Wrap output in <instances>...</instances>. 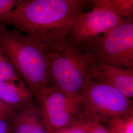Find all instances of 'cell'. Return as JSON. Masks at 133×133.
<instances>
[{
    "label": "cell",
    "instance_id": "6da1fadb",
    "mask_svg": "<svg viewBox=\"0 0 133 133\" xmlns=\"http://www.w3.org/2000/svg\"><path fill=\"white\" fill-rule=\"evenodd\" d=\"M87 0H19L14 9L0 18L40 46L66 34L76 16L85 11Z\"/></svg>",
    "mask_w": 133,
    "mask_h": 133
},
{
    "label": "cell",
    "instance_id": "7a4b0ae2",
    "mask_svg": "<svg viewBox=\"0 0 133 133\" xmlns=\"http://www.w3.org/2000/svg\"><path fill=\"white\" fill-rule=\"evenodd\" d=\"M42 47L48 55L49 85L69 98L81 100L88 77L86 53L73 45L65 34L50 38Z\"/></svg>",
    "mask_w": 133,
    "mask_h": 133
},
{
    "label": "cell",
    "instance_id": "3957f363",
    "mask_svg": "<svg viewBox=\"0 0 133 133\" xmlns=\"http://www.w3.org/2000/svg\"><path fill=\"white\" fill-rule=\"evenodd\" d=\"M0 48L32 92L34 98L49 85L48 55L42 46L0 22Z\"/></svg>",
    "mask_w": 133,
    "mask_h": 133
},
{
    "label": "cell",
    "instance_id": "277c9868",
    "mask_svg": "<svg viewBox=\"0 0 133 133\" xmlns=\"http://www.w3.org/2000/svg\"><path fill=\"white\" fill-rule=\"evenodd\" d=\"M81 106L86 119L102 125H108L115 118L133 115L131 99L114 87L89 76L81 96Z\"/></svg>",
    "mask_w": 133,
    "mask_h": 133
},
{
    "label": "cell",
    "instance_id": "5b68a950",
    "mask_svg": "<svg viewBox=\"0 0 133 133\" xmlns=\"http://www.w3.org/2000/svg\"><path fill=\"white\" fill-rule=\"evenodd\" d=\"M81 48L102 64L124 70L133 69V18Z\"/></svg>",
    "mask_w": 133,
    "mask_h": 133
},
{
    "label": "cell",
    "instance_id": "8992f818",
    "mask_svg": "<svg viewBox=\"0 0 133 133\" xmlns=\"http://www.w3.org/2000/svg\"><path fill=\"white\" fill-rule=\"evenodd\" d=\"M90 10L82 12L73 21L65 35L75 46L81 48L126 20L113 8L111 0L90 1Z\"/></svg>",
    "mask_w": 133,
    "mask_h": 133
},
{
    "label": "cell",
    "instance_id": "52a82bcc",
    "mask_svg": "<svg viewBox=\"0 0 133 133\" xmlns=\"http://www.w3.org/2000/svg\"><path fill=\"white\" fill-rule=\"evenodd\" d=\"M34 100L48 132L66 128L84 117L81 100L69 98L51 86H48Z\"/></svg>",
    "mask_w": 133,
    "mask_h": 133
},
{
    "label": "cell",
    "instance_id": "ba28073f",
    "mask_svg": "<svg viewBox=\"0 0 133 133\" xmlns=\"http://www.w3.org/2000/svg\"><path fill=\"white\" fill-rule=\"evenodd\" d=\"M86 53L88 59V76L90 78L114 87L128 98H133V69L124 70L102 64Z\"/></svg>",
    "mask_w": 133,
    "mask_h": 133
},
{
    "label": "cell",
    "instance_id": "9c48e42d",
    "mask_svg": "<svg viewBox=\"0 0 133 133\" xmlns=\"http://www.w3.org/2000/svg\"><path fill=\"white\" fill-rule=\"evenodd\" d=\"M0 100L14 111L34 104L33 94L21 78L0 81Z\"/></svg>",
    "mask_w": 133,
    "mask_h": 133
},
{
    "label": "cell",
    "instance_id": "30bf717a",
    "mask_svg": "<svg viewBox=\"0 0 133 133\" xmlns=\"http://www.w3.org/2000/svg\"><path fill=\"white\" fill-rule=\"evenodd\" d=\"M11 133H49L37 104L15 111L10 117Z\"/></svg>",
    "mask_w": 133,
    "mask_h": 133
},
{
    "label": "cell",
    "instance_id": "8fae6325",
    "mask_svg": "<svg viewBox=\"0 0 133 133\" xmlns=\"http://www.w3.org/2000/svg\"><path fill=\"white\" fill-rule=\"evenodd\" d=\"M108 125L109 133H133V115L115 118Z\"/></svg>",
    "mask_w": 133,
    "mask_h": 133
},
{
    "label": "cell",
    "instance_id": "7c38bea8",
    "mask_svg": "<svg viewBox=\"0 0 133 133\" xmlns=\"http://www.w3.org/2000/svg\"><path fill=\"white\" fill-rule=\"evenodd\" d=\"M19 78L21 77L19 74L0 48V81Z\"/></svg>",
    "mask_w": 133,
    "mask_h": 133
},
{
    "label": "cell",
    "instance_id": "4fadbf2b",
    "mask_svg": "<svg viewBox=\"0 0 133 133\" xmlns=\"http://www.w3.org/2000/svg\"><path fill=\"white\" fill-rule=\"evenodd\" d=\"M93 121L86 119L85 117L79 121L66 128L49 132V133H92Z\"/></svg>",
    "mask_w": 133,
    "mask_h": 133
},
{
    "label": "cell",
    "instance_id": "5bb4252c",
    "mask_svg": "<svg viewBox=\"0 0 133 133\" xmlns=\"http://www.w3.org/2000/svg\"><path fill=\"white\" fill-rule=\"evenodd\" d=\"M113 8L126 19L133 18V0H111Z\"/></svg>",
    "mask_w": 133,
    "mask_h": 133
},
{
    "label": "cell",
    "instance_id": "9a60e30c",
    "mask_svg": "<svg viewBox=\"0 0 133 133\" xmlns=\"http://www.w3.org/2000/svg\"><path fill=\"white\" fill-rule=\"evenodd\" d=\"M19 0H0V18L14 10Z\"/></svg>",
    "mask_w": 133,
    "mask_h": 133
},
{
    "label": "cell",
    "instance_id": "2e32d148",
    "mask_svg": "<svg viewBox=\"0 0 133 133\" xmlns=\"http://www.w3.org/2000/svg\"><path fill=\"white\" fill-rule=\"evenodd\" d=\"M14 112L12 109L0 100V118L10 117Z\"/></svg>",
    "mask_w": 133,
    "mask_h": 133
},
{
    "label": "cell",
    "instance_id": "e0dca14e",
    "mask_svg": "<svg viewBox=\"0 0 133 133\" xmlns=\"http://www.w3.org/2000/svg\"><path fill=\"white\" fill-rule=\"evenodd\" d=\"M10 117L0 118V133H11Z\"/></svg>",
    "mask_w": 133,
    "mask_h": 133
},
{
    "label": "cell",
    "instance_id": "ac0fdd59",
    "mask_svg": "<svg viewBox=\"0 0 133 133\" xmlns=\"http://www.w3.org/2000/svg\"></svg>",
    "mask_w": 133,
    "mask_h": 133
}]
</instances>
